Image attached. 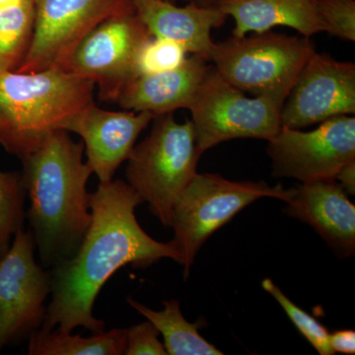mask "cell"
<instances>
[{"label": "cell", "instance_id": "cell-8", "mask_svg": "<svg viewBox=\"0 0 355 355\" xmlns=\"http://www.w3.org/2000/svg\"><path fill=\"white\" fill-rule=\"evenodd\" d=\"M150 37L132 2L96 26L62 69L93 81L103 101L116 102L125 86L135 78V58Z\"/></svg>", "mask_w": 355, "mask_h": 355}, {"label": "cell", "instance_id": "cell-18", "mask_svg": "<svg viewBox=\"0 0 355 355\" xmlns=\"http://www.w3.org/2000/svg\"><path fill=\"white\" fill-rule=\"evenodd\" d=\"M128 303L139 314L157 328L164 338V347L170 355H222L223 352L207 342L198 333V324L190 323L183 316L179 301H164V309L155 311L128 297Z\"/></svg>", "mask_w": 355, "mask_h": 355}, {"label": "cell", "instance_id": "cell-13", "mask_svg": "<svg viewBox=\"0 0 355 355\" xmlns=\"http://www.w3.org/2000/svg\"><path fill=\"white\" fill-rule=\"evenodd\" d=\"M154 118L146 112L107 111L91 102L67 119L60 130L83 139L86 163L100 183H106L130 157L140 133Z\"/></svg>", "mask_w": 355, "mask_h": 355}, {"label": "cell", "instance_id": "cell-26", "mask_svg": "<svg viewBox=\"0 0 355 355\" xmlns=\"http://www.w3.org/2000/svg\"><path fill=\"white\" fill-rule=\"evenodd\" d=\"M329 343L334 354H354L355 333L352 330L335 331L329 336Z\"/></svg>", "mask_w": 355, "mask_h": 355}, {"label": "cell", "instance_id": "cell-21", "mask_svg": "<svg viewBox=\"0 0 355 355\" xmlns=\"http://www.w3.org/2000/svg\"><path fill=\"white\" fill-rule=\"evenodd\" d=\"M26 196L22 173L0 171V260L24 227Z\"/></svg>", "mask_w": 355, "mask_h": 355}, {"label": "cell", "instance_id": "cell-1", "mask_svg": "<svg viewBox=\"0 0 355 355\" xmlns=\"http://www.w3.org/2000/svg\"><path fill=\"white\" fill-rule=\"evenodd\" d=\"M89 198L92 220L80 247L50 270L51 300L41 330L83 327L101 334L106 323L94 317L93 307L112 275L128 265L146 268L164 258L181 261L172 241H156L140 227L135 211L142 200L125 181L100 183Z\"/></svg>", "mask_w": 355, "mask_h": 355}, {"label": "cell", "instance_id": "cell-22", "mask_svg": "<svg viewBox=\"0 0 355 355\" xmlns=\"http://www.w3.org/2000/svg\"><path fill=\"white\" fill-rule=\"evenodd\" d=\"M188 53L175 42L151 36L139 49L135 64V77L160 73L184 64Z\"/></svg>", "mask_w": 355, "mask_h": 355}, {"label": "cell", "instance_id": "cell-12", "mask_svg": "<svg viewBox=\"0 0 355 355\" xmlns=\"http://www.w3.org/2000/svg\"><path fill=\"white\" fill-rule=\"evenodd\" d=\"M355 114V64L316 51L282 105V127L302 128Z\"/></svg>", "mask_w": 355, "mask_h": 355}, {"label": "cell", "instance_id": "cell-19", "mask_svg": "<svg viewBox=\"0 0 355 355\" xmlns=\"http://www.w3.org/2000/svg\"><path fill=\"white\" fill-rule=\"evenodd\" d=\"M72 331L39 329L29 338V355H123L127 349V329H112L90 338Z\"/></svg>", "mask_w": 355, "mask_h": 355}, {"label": "cell", "instance_id": "cell-14", "mask_svg": "<svg viewBox=\"0 0 355 355\" xmlns=\"http://www.w3.org/2000/svg\"><path fill=\"white\" fill-rule=\"evenodd\" d=\"M284 211L314 229L343 258L355 252V207L336 180L288 189Z\"/></svg>", "mask_w": 355, "mask_h": 355}, {"label": "cell", "instance_id": "cell-6", "mask_svg": "<svg viewBox=\"0 0 355 355\" xmlns=\"http://www.w3.org/2000/svg\"><path fill=\"white\" fill-rule=\"evenodd\" d=\"M287 191L282 184L265 182H234L216 174H196L173 207V244L177 248L188 279L191 266L203 243L216 230L263 198L284 202Z\"/></svg>", "mask_w": 355, "mask_h": 355}, {"label": "cell", "instance_id": "cell-25", "mask_svg": "<svg viewBox=\"0 0 355 355\" xmlns=\"http://www.w3.org/2000/svg\"><path fill=\"white\" fill-rule=\"evenodd\" d=\"M127 355H166L164 345L158 340L160 335L151 322L135 324L127 329Z\"/></svg>", "mask_w": 355, "mask_h": 355}, {"label": "cell", "instance_id": "cell-15", "mask_svg": "<svg viewBox=\"0 0 355 355\" xmlns=\"http://www.w3.org/2000/svg\"><path fill=\"white\" fill-rule=\"evenodd\" d=\"M151 36L175 42L187 53L210 62L214 43L211 31L221 27L228 16L218 6H202L189 1L177 6L167 0H132Z\"/></svg>", "mask_w": 355, "mask_h": 355}, {"label": "cell", "instance_id": "cell-9", "mask_svg": "<svg viewBox=\"0 0 355 355\" xmlns=\"http://www.w3.org/2000/svg\"><path fill=\"white\" fill-rule=\"evenodd\" d=\"M268 142L273 176L302 184L335 180L355 159V118L335 116L311 132L282 127Z\"/></svg>", "mask_w": 355, "mask_h": 355}, {"label": "cell", "instance_id": "cell-24", "mask_svg": "<svg viewBox=\"0 0 355 355\" xmlns=\"http://www.w3.org/2000/svg\"><path fill=\"white\" fill-rule=\"evenodd\" d=\"M328 34L355 42V0H316Z\"/></svg>", "mask_w": 355, "mask_h": 355}, {"label": "cell", "instance_id": "cell-4", "mask_svg": "<svg viewBox=\"0 0 355 355\" xmlns=\"http://www.w3.org/2000/svg\"><path fill=\"white\" fill-rule=\"evenodd\" d=\"M153 130L128 159L127 183L147 202L165 227L171 226L173 207L197 174L198 153L190 120L178 123L173 113L153 119Z\"/></svg>", "mask_w": 355, "mask_h": 355}, {"label": "cell", "instance_id": "cell-7", "mask_svg": "<svg viewBox=\"0 0 355 355\" xmlns=\"http://www.w3.org/2000/svg\"><path fill=\"white\" fill-rule=\"evenodd\" d=\"M282 105L266 96L248 97L211 65L189 109L198 153L232 139H272L282 128Z\"/></svg>", "mask_w": 355, "mask_h": 355}, {"label": "cell", "instance_id": "cell-2", "mask_svg": "<svg viewBox=\"0 0 355 355\" xmlns=\"http://www.w3.org/2000/svg\"><path fill=\"white\" fill-rule=\"evenodd\" d=\"M83 154V142L58 130L22 160L26 217L46 270L76 254L92 220L86 186L93 172Z\"/></svg>", "mask_w": 355, "mask_h": 355}, {"label": "cell", "instance_id": "cell-29", "mask_svg": "<svg viewBox=\"0 0 355 355\" xmlns=\"http://www.w3.org/2000/svg\"><path fill=\"white\" fill-rule=\"evenodd\" d=\"M184 1H193L202 6H216L219 0H184Z\"/></svg>", "mask_w": 355, "mask_h": 355}, {"label": "cell", "instance_id": "cell-20", "mask_svg": "<svg viewBox=\"0 0 355 355\" xmlns=\"http://www.w3.org/2000/svg\"><path fill=\"white\" fill-rule=\"evenodd\" d=\"M33 28L32 0L0 9V73L19 69L31 43Z\"/></svg>", "mask_w": 355, "mask_h": 355}, {"label": "cell", "instance_id": "cell-23", "mask_svg": "<svg viewBox=\"0 0 355 355\" xmlns=\"http://www.w3.org/2000/svg\"><path fill=\"white\" fill-rule=\"evenodd\" d=\"M261 286L284 308L292 323L295 324L298 331L314 347L319 354H335L333 350L331 349L330 343H329L330 333L327 330L326 327L317 321L314 317L308 314L306 311L294 304L291 299L280 291L279 287L273 284L272 280L270 279H263L261 282Z\"/></svg>", "mask_w": 355, "mask_h": 355}, {"label": "cell", "instance_id": "cell-27", "mask_svg": "<svg viewBox=\"0 0 355 355\" xmlns=\"http://www.w3.org/2000/svg\"><path fill=\"white\" fill-rule=\"evenodd\" d=\"M335 180L347 195H355V159L343 166Z\"/></svg>", "mask_w": 355, "mask_h": 355}, {"label": "cell", "instance_id": "cell-3", "mask_svg": "<svg viewBox=\"0 0 355 355\" xmlns=\"http://www.w3.org/2000/svg\"><path fill=\"white\" fill-rule=\"evenodd\" d=\"M95 84L62 67L0 73V146L22 161L93 102Z\"/></svg>", "mask_w": 355, "mask_h": 355}, {"label": "cell", "instance_id": "cell-16", "mask_svg": "<svg viewBox=\"0 0 355 355\" xmlns=\"http://www.w3.org/2000/svg\"><path fill=\"white\" fill-rule=\"evenodd\" d=\"M209 62L191 55L177 69L135 77L116 102L121 108L146 112L157 116L179 109H190L209 73Z\"/></svg>", "mask_w": 355, "mask_h": 355}, {"label": "cell", "instance_id": "cell-28", "mask_svg": "<svg viewBox=\"0 0 355 355\" xmlns=\"http://www.w3.org/2000/svg\"><path fill=\"white\" fill-rule=\"evenodd\" d=\"M22 0H0V9L18 6Z\"/></svg>", "mask_w": 355, "mask_h": 355}, {"label": "cell", "instance_id": "cell-5", "mask_svg": "<svg viewBox=\"0 0 355 355\" xmlns=\"http://www.w3.org/2000/svg\"><path fill=\"white\" fill-rule=\"evenodd\" d=\"M315 49L311 38L270 31L232 36L216 43L210 62L245 93L286 101Z\"/></svg>", "mask_w": 355, "mask_h": 355}, {"label": "cell", "instance_id": "cell-11", "mask_svg": "<svg viewBox=\"0 0 355 355\" xmlns=\"http://www.w3.org/2000/svg\"><path fill=\"white\" fill-rule=\"evenodd\" d=\"M34 28L18 72L64 67L96 26L120 12L132 0H32Z\"/></svg>", "mask_w": 355, "mask_h": 355}, {"label": "cell", "instance_id": "cell-30", "mask_svg": "<svg viewBox=\"0 0 355 355\" xmlns=\"http://www.w3.org/2000/svg\"><path fill=\"white\" fill-rule=\"evenodd\" d=\"M167 1L175 2V1H176V0H167Z\"/></svg>", "mask_w": 355, "mask_h": 355}, {"label": "cell", "instance_id": "cell-17", "mask_svg": "<svg viewBox=\"0 0 355 355\" xmlns=\"http://www.w3.org/2000/svg\"><path fill=\"white\" fill-rule=\"evenodd\" d=\"M216 6L234 20L235 37L270 31L279 26L307 38L328 33L316 0H219Z\"/></svg>", "mask_w": 355, "mask_h": 355}, {"label": "cell", "instance_id": "cell-10", "mask_svg": "<svg viewBox=\"0 0 355 355\" xmlns=\"http://www.w3.org/2000/svg\"><path fill=\"white\" fill-rule=\"evenodd\" d=\"M32 233L21 229L0 260V352L41 329L51 294V273L35 258Z\"/></svg>", "mask_w": 355, "mask_h": 355}]
</instances>
